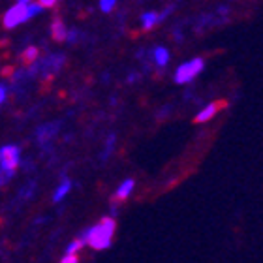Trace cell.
I'll return each instance as SVG.
<instances>
[{
	"mask_svg": "<svg viewBox=\"0 0 263 263\" xmlns=\"http://www.w3.org/2000/svg\"><path fill=\"white\" fill-rule=\"evenodd\" d=\"M117 231V222L111 216L102 218L96 226L88 228L81 233V241L92 248V250H105L111 247L113 237Z\"/></svg>",
	"mask_w": 263,
	"mask_h": 263,
	"instance_id": "6da1fadb",
	"label": "cell"
},
{
	"mask_svg": "<svg viewBox=\"0 0 263 263\" xmlns=\"http://www.w3.org/2000/svg\"><path fill=\"white\" fill-rule=\"evenodd\" d=\"M44 11V6L40 4V2H30V4H13L10 10L6 11L4 17H2V25L6 28H15L23 23H27L28 19H32V17L40 15Z\"/></svg>",
	"mask_w": 263,
	"mask_h": 263,
	"instance_id": "7a4b0ae2",
	"label": "cell"
},
{
	"mask_svg": "<svg viewBox=\"0 0 263 263\" xmlns=\"http://www.w3.org/2000/svg\"><path fill=\"white\" fill-rule=\"evenodd\" d=\"M64 62L66 57L62 53H51V55H45L42 59H36L28 68V73L32 77H40V79H51L61 71Z\"/></svg>",
	"mask_w": 263,
	"mask_h": 263,
	"instance_id": "3957f363",
	"label": "cell"
},
{
	"mask_svg": "<svg viewBox=\"0 0 263 263\" xmlns=\"http://www.w3.org/2000/svg\"><path fill=\"white\" fill-rule=\"evenodd\" d=\"M203 70H205V61H203L201 57H196L192 61L182 62L175 70L173 79H175L177 85H188V83H192Z\"/></svg>",
	"mask_w": 263,
	"mask_h": 263,
	"instance_id": "277c9868",
	"label": "cell"
},
{
	"mask_svg": "<svg viewBox=\"0 0 263 263\" xmlns=\"http://www.w3.org/2000/svg\"><path fill=\"white\" fill-rule=\"evenodd\" d=\"M21 164V148L17 145H4L0 148V165L8 170H17Z\"/></svg>",
	"mask_w": 263,
	"mask_h": 263,
	"instance_id": "5b68a950",
	"label": "cell"
},
{
	"mask_svg": "<svg viewBox=\"0 0 263 263\" xmlns=\"http://www.w3.org/2000/svg\"><path fill=\"white\" fill-rule=\"evenodd\" d=\"M59 130H61V122H59V121L42 124V126L36 130V141H38V145H42V147H47V145L55 139V136L59 134Z\"/></svg>",
	"mask_w": 263,
	"mask_h": 263,
	"instance_id": "8992f818",
	"label": "cell"
},
{
	"mask_svg": "<svg viewBox=\"0 0 263 263\" xmlns=\"http://www.w3.org/2000/svg\"><path fill=\"white\" fill-rule=\"evenodd\" d=\"M171 10H173V8H167L164 13H156V11H145V13L141 15V27H143V30H153V28L156 27L158 23H162L165 17L170 15Z\"/></svg>",
	"mask_w": 263,
	"mask_h": 263,
	"instance_id": "52a82bcc",
	"label": "cell"
},
{
	"mask_svg": "<svg viewBox=\"0 0 263 263\" xmlns=\"http://www.w3.org/2000/svg\"><path fill=\"white\" fill-rule=\"evenodd\" d=\"M224 107V104H220V102H211V104H207L203 109H199V113L196 115V119L194 121L197 122V124H205V122L213 121L214 117L218 115V111Z\"/></svg>",
	"mask_w": 263,
	"mask_h": 263,
	"instance_id": "ba28073f",
	"label": "cell"
},
{
	"mask_svg": "<svg viewBox=\"0 0 263 263\" xmlns=\"http://www.w3.org/2000/svg\"><path fill=\"white\" fill-rule=\"evenodd\" d=\"M134 188H136V181H134V179L122 181L121 184L117 186L115 194H113V201H126L128 197L132 196V192H134Z\"/></svg>",
	"mask_w": 263,
	"mask_h": 263,
	"instance_id": "9c48e42d",
	"label": "cell"
},
{
	"mask_svg": "<svg viewBox=\"0 0 263 263\" xmlns=\"http://www.w3.org/2000/svg\"><path fill=\"white\" fill-rule=\"evenodd\" d=\"M66 34H68V28L64 27L62 19L55 17V19H53V23H51V38L55 40V42H64Z\"/></svg>",
	"mask_w": 263,
	"mask_h": 263,
	"instance_id": "30bf717a",
	"label": "cell"
},
{
	"mask_svg": "<svg viewBox=\"0 0 263 263\" xmlns=\"http://www.w3.org/2000/svg\"><path fill=\"white\" fill-rule=\"evenodd\" d=\"M170 59H171V55H170V51L165 49V47H162V45L154 47L153 61H154V64L158 66V68H165V66L170 64Z\"/></svg>",
	"mask_w": 263,
	"mask_h": 263,
	"instance_id": "8fae6325",
	"label": "cell"
},
{
	"mask_svg": "<svg viewBox=\"0 0 263 263\" xmlns=\"http://www.w3.org/2000/svg\"><path fill=\"white\" fill-rule=\"evenodd\" d=\"M71 190V181L70 179H64V181L61 182V186L57 188L55 194H53V203H59L62 201L66 196H68V192Z\"/></svg>",
	"mask_w": 263,
	"mask_h": 263,
	"instance_id": "7c38bea8",
	"label": "cell"
},
{
	"mask_svg": "<svg viewBox=\"0 0 263 263\" xmlns=\"http://www.w3.org/2000/svg\"><path fill=\"white\" fill-rule=\"evenodd\" d=\"M13 177H15V170H8V167H2V165H0V188L6 186Z\"/></svg>",
	"mask_w": 263,
	"mask_h": 263,
	"instance_id": "4fadbf2b",
	"label": "cell"
},
{
	"mask_svg": "<svg viewBox=\"0 0 263 263\" xmlns=\"http://www.w3.org/2000/svg\"><path fill=\"white\" fill-rule=\"evenodd\" d=\"M21 59L25 64H32V62L38 59V49H36V47H28V49L23 51Z\"/></svg>",
	"mask_w": 263,
	"mask_h": 263,
	"instance_id": "5bb4252c",
	"label": "cell"
},
{
	"mask_svg": "<svg viewBox=\"0 0 263 263\" xmlns=\"http://www.w3.org/2000/svg\"><path fill=\"white\" fill-rule=\"evenodd\" d=\"M115 141H117L115 134H111V136L107 137V141H105V151H104V154H102V160H107V156H109V154L113 153V147H115Z\"/></svg>",
	"mask_w": 263,
	"mask_h": 263,
	"instance_id": "9a60e30c",
	"label": "cell"
},
{
	"mask_svg": "<svg viewBox=\"0 0 263 263\" xmlns=\"http://www.w3.org/2000/svg\"><path fill=\"white\" fill-rule=\"evenodd\" d=\"M83 247H85V242H83L81 239H76L73 242H70V245H68V248H66V254H76V252H79Z\"/></svg>",
	"mask_w": 263,
	"mask_h": 263,
	"instance_id": "2e32d148",
	"label": "cell"
},
{
	"mask_svg": "<svg viewBox=\"0 0 263 263\" xmlns=\"http://www.w3.org/2000/svg\"><path fill=\"white\" fill-rule=\"evenodd\" d=\"M115 4L117 0H100V10L104 11V13H109V11H113Z\"/></svg>",
	"mask_w": 263,
	"mask_h": 263,
	"instance_id": "e0dca14e",
	"label": "cell"
},
{
	"mask_svg": "<svg viewBox=\"0 0 263 263\" xmlns=\"http://www.w3.org/2000/svg\"><path fill=\"white\" fill-rule=\"evenodd\" d=\"M77 40H79V32H77V30H73V28H71V30H68L64 42H68V44H76Z\"/></svg>",
	"mask_w": 263,
	"mask_h": 263,
	"instance_id": "ac0fdd59",
	"label": "cell"
},
{
	"mask_svg": "<svg viewBox=\"0 0 263 263\" xmlns=\"http://www.w3.org/2000/svg\"><path fill=\"white\" fill-rule=\"evenodd\" d=\"M6 98H8V85H4V83H0V105L4 104Z\"/></svg>",
	"mask_w": 263,
	"mask_h": 263,
	"instance_id": "d6986e66",
	"label": "cell"
},
{
	"mask_svg": "<svg viewBox=\"0 0 263 263\" xmlns=\"http://www.w3.org/2000/svg\"><path fill=\"white\" fill-rule=\"evenodd\" d=\"M61 263H79V259H77V256L76 254H68L64 259H62Z\"/></svg>",
	"mask_w": 263,
	"mask_h": 263,
	"instance_id": "ffe728a7",
	"label": "cell"
},
{
	"mask_svg": "<svg viewBox=\"0 0 263 263\" xmlns=\"http://www.w3.org/2000/svg\"><path fill=\"white\" fill-rule=\"evenodd\" d=\"M38 2L44 6V8H53V6H55L59 0H38Z\"/></svg>",
	"mask_w": 263,
	"mask_h": 263,
	"instance_id": "44dd1931",
	"label": "cell"
},
{
	"mask_svg": "<svg viewBox=\"0 0 263 263\" xmlns=\"http://www.w3.org/2000/svg\"><path fill=\"white\" fill-rule=\"evenodd\" d=\"M17 4H30V2H32V0H15Z\"/></svg>",
	"mask_w": 263,
	"mask_h": 263,
	"instance_id": "7402d4cb",
	"label": "cell"
}]
</instances>
